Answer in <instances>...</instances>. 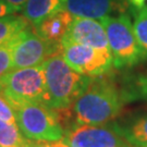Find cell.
<instances>
[{"instance_id":"obj_1","label":"cell","mask_w":147,"mask_h":147,"mask_svg":"<svg viewBox=\"0 0 147 147\" xmlns=\"http://www.w3.org/2000/svg\"><path fill=\"white\" fill-rule=\"evenodd\" d=\"M125 104V95L107 78H93L73 105L75 124H106L115 120Z\"/></svg>"},{"instance_id":"obj_2","label":"cell","mask_w":147,"mask_h":147,"mask_svg":"<svg viewBox=\"0 0 147 147\" xmlns=\"http://www.w3.org/2000/svg\"><path fill=\"white\" fill-rule=\"evenodd\" d=\"M45 73V105L53 109H71L93 78L78 73L61 55H53L42 63Z\"/></svg>"},{"instance_id":"obj_3","label":"cell","mask_w":147,"mask_h":147,"mask_svg":"<svg viewBox=\"0 0 147 147\" xmlns=\"http://www.w3.org/2000/svg\"><path fill=\"white\" fill-rule=\"evenodd\" d=\"M13 110L16 124L28 140L53 142L64 136V109H53L44 104H25Z\"/></svg>"},{"instance_id":"obj_4","label":"cell","mask_w":147,"mask_h":147,"mask_svg":"<svg viewBox=\"0 0 147 147\" xmlns=\"http://www.w3.org/2000/svg\"><path fill=\"white\" fill-rule=\"evenodd\" d=\"M99 21L105 27L115 68H130L146 59L127 13L105 16Z\"/></svg>"},{"instance_id":"obj_5","label":"cell","mask_w":147,"mask_h":147,"mask_svg":"<svg viewBox=\"0 0 147 147\" xmlns=\"http://www.w3.org/2000/svg\"><path fill=\"white\" fill-rule=\"evenodd\" d=\"M0 94L16 108L25 104H44L46 98L42 65L11 70L0 81Z\"/></svg>"},{"instance_id":"obj_6","label":"cell","mask_w":147,"mask_h":147,"mask_svg":"<svg viewBox=\"0 0 147 147\" xmlns=\"http://www.w3.org/2000/svg\"><path fill=\"white\" fill-rule=\"evenodd\" d=\"M59 55L74 71L85 76L106 75L115 67L110 50L97 49L82 44L62 40L60 42Z\"/></svg>"},{"instance_id":"obj_7","label":"cell","mask_w":147,"mask_h":147,"mask_svg":"<svg viewBox=\"0 0 147 147\" xmlns=\"http://www.w3.org/2000/svg\"><path fill=\"white\" fill-rule=\"evenodd\" d=\"M9 46L12 56L11 70L40 65L49 57L60 53V44L47 42L32 26L11 40Z\"/></svg>"},{"instance_id":"obj_8","label":"cell","mask_w":147,"mask_h":147,"mask_svg":"<svg viewBox=\"0 0 147 147\" xmlns=\"http://www.w3.org/2000/svg\"><path fill=\"white\" fill-rule=\"evenodd\" d=\"M70 147H133L122 135L119 125L75 124L64 132Z\"/></svg>"},{"instance_id":"obj_9","label":"cell","mask_w":147,"mask_h":147,"mask_svg":"<svg viewBox=\"0 0 147 147\" xmlns=\"http://www.w3.org/2000/svg\"><path fill=\"white\" fill-rule=\"evenodd\" d=\"M62 40L82 44L97 49L110 50L105 27L99 20L95 19L74 16L73 22Z\"/></svg>"},{"instance_id":"obj_10","label":"cell","mask_w":147,"mask_h":147,"mask_svg":"<svg viewBox=\"0 0 147 147\" xmlns=\"http://www.w3.org/2000/svg\"><path fill=\"white\" fill-rule=\"evenodd\" d=\"M126 0H65L64 9L72 16L100 20L115 13H123Z\"/></svg>"},{"instance_id":"obj_11","label":"cell","mask_w":147,"mask_h":147,"mask_svg":"<svg viewBox=\"0 0 147 147\" xmlns=\"http://www.w3.org/2000/svg\"><path fill=\"white\" fill-rule=\"evenodd\" d=\"M73 19L74 16H72L68 10L62 9L47 16L34 30L39 36L46 39L47 42L60 44L63 37L68 33L69 27L72 24Z\"/></svg>"},{"instance_id":"obj_12","label":"cell","mask_w":147,"mask_h":147,"mask_svg":"<svg viewBox=\"0 0 147 147\" xmlns=\"http://www.w3.org/2000/svg\"><path fill=\"white\" fill-rule=\"evenodd\" d=\"M64 3L65 0H27L22 16L36 28L47 16L64 9Z\"/></svg>"},{"instance_id":"obj_13","label":"cell","mask_w":147,"mask_h":147,"mask_svg":"<svg viewBox=\"0 0 147 147\" xmlns=\"http://www.w3.org/2000/svg\"><path fill=\"white\" fill-rule=\"evenodd\" d=\"M119 129L133 147L147 146V113L132 119L124 126H119Z\"/></svg>"},{"instance_id":"obj_14","label":"cell","mask_w":147,"mask_h":147,"mask_svg":"<svg viewBox=\"0 0 147 147\" xmlns=\"http://www.w3.org/2000/svg\"><path fill=\"white\" fill-rule=\"evenodd\" d=\"M31 26L23 16L10 14L0 19V46L8 45L18 35Z\"/></svg>"},{"instance_id":"obj_15","label":"cell","mask_w":147,"mask_h":147,"mask_svg":"<svg viewBox=\"0 0 147 147\" xmlns=\"http://www.w3.org/2000/svg\"><path fill=\"white\" fill-rule=\"evenodd\" d=\"M30 140L20 131L18 124L0 119V147H27Z\"/></svg>"},{"instance_id":"obj_16","label":"cell","mask_w":147,"mask_h":147,"mask_svg":"<svg viewBox=\"0 0 147 147\" xmlns=\"http://www.w3.org/2000/svg\"><path fill=\"white\" fill-rule=\"evenodd\" d=\"M133 28L135 36L147 59V5L133 9Z\"/></svg>"},{"instance_id":"obj_17","label":"cell","mask_w":147,"mask_h":147,"mask_svg":"<svg viewBox=\"0 0 147 147\" xmlns=\"http://www.w3.org/2000/svg\"><path fill=\"white\" fill-rule=\"evenodd\" d=\"M12 69V56L9 44L0 46V81Z\"/></svg>"},{"instance_id":"obj_18","label":"cell","mask_w":147,"mask_h":147,"mask_svg":"<svg viewBox=\"0 0 147 147\" xmlns=\"http://www.w3.org/2000/svg\"><path fill=\"white\" fill-rule=\"evenodd\" d=\"M0 119L3 121H7L9 123L16 124V115L12 106L5 100V98L0 94Z\"/></svg>"},{"instance_id":"obj_19","label":"cell","mask_w":147,"mask_h":147,"mask_svg":"<svg viewBox=\"0 0 147 147\" xmlns=\"http://www.w3.org/2000/svg\"><path fill=\"white\" fill-rule=\"evenodd\" d=\"M27 147H70L64 140H58L53 142H45V141H31L28 142Z\"/></svg>"},{"instance_id":"obj_20","label":"cell","mask_w":147,"mask_h":147,"mask_svg":"<svg viewBox=\"0 0 147 147\" xmlns=\"http://www.w3.org/2000/svg\"><path fill=\"white\" fill-rule=\"evenodd\" d=\"M136 86L137 90H138V94L141 95V97L147 99V73L138 78Z\"/></svg>"},{"instance_id":"obj_21","label":"cell","mask_w":147,"mask_h":147,"mask_svg":"<svg viewBox=\"0 0 147 147\" xmlns=\"http://www.w3.org/2000/svg\"><path fill=\"white\" fill-rule=\"evenodd\" d=\"M14 13H16V11L5 0H0V19Z\"/></svg>"},{"instance_id":"obj_22","label":"cell","mask_w":147,"mask_h":147,"mask_svg":"<svg viewBox=\"0 0 147 147\" xmlns=\"http://www.w3.org/2000/svg\"><path fill=\"white\" fill-rule=\"evenodd\" d=\"M9 5L16 11V12H20L23 10V8H24V5L26 3L27 0H5Z\"/></svg>"},{"instance_id":"obj_23","label":"cell","mask_w":147,"mask_h":147,"mask_svg":"<svg viewBox=\"0 0 147 147\" xmlns=\"http://www.w3.org/2000/svg\"><path fill=\"white\" fill-rule=\"evenodd\" d=\"M127 1L134 8H141V7H143V5H145V2H146L147 0H127Z\"/></svg>"},{"instance_id":"obj_24","label":"cell","mask_w":147,"mask_h":147,"mask_svg":"<svg viewBox=\"0 0 147 147\" xmlns=\"http://www.w3.org/2000/svg\"><path fill=\"white\" fill-rule=\"evenodd\" d=\"M143 147H147V146H143Z\"/></svg>"}]
</instances>
